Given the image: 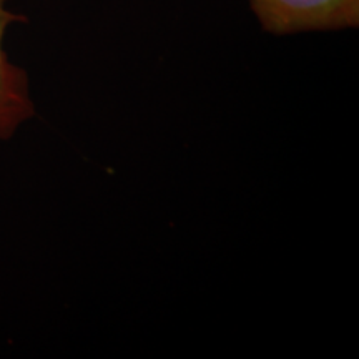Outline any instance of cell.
<instances>
[{
    "label": "cell",
    "mask_w": 359,
    "mask_h": 359,
    "mask_svg": "<svg viewBox=\"0 0 359 359\" xmlns=\"http://www.w3.org/2000/svg\"><path fill=\"white\" fill-rule=\"evenodd\" d=\"M250 7L264 32L273 35L359 25V0H250Z\"/></svg>",
    "instance_id": "obj_1"
},
{
    "label": "cell",
    "mask_w": 359,
    "mask_h": 359,
    "mask_svg": "<svg viewBox=\"0 0 359 359\" xmlns=\"http://www.w3.org/2000/svg\"><path fill=\"white\" fill-rule=\"evenodd\" d=\"M22 17L8 8V0H0V142H7L35 115L29 75L8 58L6 35L8 27Z\"/></svg>",
    "instance_id": "obj_2"
}]
</instances>
